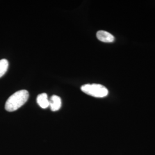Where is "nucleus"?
<instances>
[{
  "mask_svg": "<svg viewBox=\"0 0 155 155\" xmlns=\"http://www.w3.org/2000/svg\"><path fill=\"white\" fill-rule=\"evenodd\" d=\"M29 95V93L26 90H21L12 94L6 102V110L9 112L17 110L27 102Z\"/></svg>",
  "mask_w": 155,
  "mask_h": 155,
  "instance_id": "nucleus-1",
  "label": "nucleus"
},
{
  "mask_svg": "<svg viewBox=\"0 0 155 155\" xmlns=\"http://www.w3.org/2000/svg\"><path fill=\"white\" fill-rule=\"evenodd\" d=\"M81 90L85 94L96 98L105 97L109 93L108 90L100 84H86L81 87Z\"/></svg>",
  "mask_w": 155,
  "mask_h": 155,
  "instance_id": "nucleus-2",
  "label": "nucleus"
},
{
  "mask_svg": "<svg viewBox=\"0 0 155 155\" xmlns=\"http://www.w3.org/2000/svg\"><path fill=\"white\" fill-rule=\"evenodd\" d=\"M97 38L104 43H112L114 41V37L111 33L105 31H99L97 33Z\"/></svg>",
  "mask_w": 155,
  "mask_h": 155,
  "instance_id": "nucleus-3",
  "label": "nucleus"
},
{
  "mask_svg": "<svg viewBox=\"0 0 155 155\" xmlns=\"http://www.w3.org/2000/svg\"><path fill=\"white\" fill-rule=\"evenodd\" d=\"M61 106V100L60 97L54 95L50 100V107L52 111L59 110Z\"/></svg>",
  "mask_w": 155,
  "mask_h": 155,
  "instance_id": "nucleus-4",
  "label": "nucleus"
},
{
  "mask_svg": "<svg viewBox=\"0 0 155 155\" xmlns=\"http://www.w3.org/2000/svg\"><path fill=\"white\" fill-rule=\"evenodd\" d=\"M37 102L43 109H46L50 106V100H48L46 93L39 94L37 97Z\"/></svg>",
  "mask_w": 155,
  "mask_h": 155,
  "instance_id": "nucleus-5",
  "label": "nucleus"
},
{
  "mask_svg": "<svg viewBox=\"0 0 155 155\" xmlns=\"http://www.w3.org/2000/svg\"><path fill=\"white\" fill-rule=\"evenodd\" d=\"M8 66L9 63L6 59H3L0 60V78L5 75L8 70Z\"/></svg>",
  "mask_w": 155,
  "mask_h": 155,
  "instance_id": "nucleus-6",
  "label": "nucleus"
}]
</instances>
